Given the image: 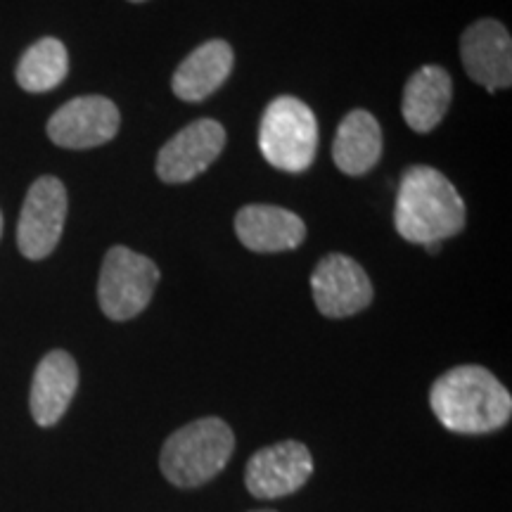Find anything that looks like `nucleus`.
Listing matches in <instances>:
<instances>
[{
    "label": "nucleus",
    "instance_id": "obj_1",
    "mask_svg": "<svg viewBox=\"0 0 512 512\" xmlns=\"http://www.w3.org/2000/svg\"><path fill=\"white\" fill-rule=\"evenodd\" d=\"M467 209L460 192L439 169L418 164L403 171L394 207L396 233L413 245H432L465 228Z\"/></svg>",
    "mask_w": 512,
    "mask_h": 512
},
{
    "label": "nucleus",
    "instance_id": "obj_2",
    "mask_svg": "<svg viewBox=\"0 0 512 512\" xmlns=\"http://www.w3.org/2000/svg\"><path fill=\"white\" fill-rule=\"evenodd\" d=\"M430 406L446 430L486 434L508 425L512 396L482 366H458L432 384Z\"/></svg>",
    "mask_w": 512,
    "mask_h": 512
},
{
    "label": "nucleus",
    "instance_id": "obj_3",
    "mask_svg": "<svg viewBox=\"0 0 512 512\" xmlns=\"http://www.w3.org/2000/svg\"><path fill=\"white\" fill-rule=\"evenodd\" d=\"M235 451V434L221 418H202L166 439L159 453L164 477L181 489H195L214 479Z\"/></svg>",
    "mask_w": 512,
    "mask_h": 512
},
{
    "label": "nucleus",
    "instance_id": "obj_4",
    "mask_svg": "<svg viewBox=\"0 0 512 512\" xmlns=\"http://www.w3.org/2000/svg\"><path fill=\"white\" fill-rule=\"evenodd\" d=\"M259 147L273 169L302 174L313 164L318 150L316 114L294 95H280L261 117Z\"/></svg>",
    "mask_w": 512,
    "mask_h": 512
},
{
    "label": "nucleus",
    "instance_id": "obj_5",
    "mask_svg": "<svg viewBox=\"0 0 512 512\" xmlns=\"http://www.w3.org/2000/svg\"><path fill=\"white\" fill-rule=\"evenodd\" d=\"M159 283L152 259L128 247H112L105 254L98 280L100 309L110 320H131L150 304Z\"/></svg>",
    "mask_w": 512,
    "mask_h": 512
},
{
    "label": "nucleus",
    "instance_id": "obj_6",
    "mask_svg": "<svg viewBox=\"0 0 512 512\" xmlns=\"http://www.w3.org/2000/svg\"><path fill=\"white\" fill-rule=\"evenodd\" d=\"M67 221V190L60 178L43 176L31 185L17 223V247L38 261L57 247Z\"/></svg>",
    "mask_w": 512,
    "mask_h": 512
},
{
    "label": "nucleus",
    "instance_id": "obj_7",
    "mask_svg": "<svg viewBox=\"0 0 512 512\" xmlns=\"http://www.w3.org/2000/svg\"><path fill=\"white\" fill-rule=\"evenodd\" d=\"M313 475V456L302 441H280L249 458L245 470L247 491L261 501L294 494Z\"/></svg>",
    "mask_w": 512,
    "mask_h": 512
},
{
    "label": "nucleus",
    "instance_id": "obj_8",
    "mask_svg": "<svg viewBox=\"0 0 512 512\" xmlns=\"http://www.w3.org/2000/svg\"><path fill=\"white\" fill-rule=\"evenodd\" d=\"M121 126L119 107L102 95L74 98L48 121V138L67 150H91L117 136Z\"/></svg>",
    "mask_w": 512,
    "mask_h": 512
},
{
    "label": "nucleus",
    "instance_id": "obj_9",
    "mask_svg": "<svg viewBox=\"0 0 512 512\" xmlns=\"http://www.w3.org/2000/svg\"><path fill=\"white\" fill-rule=\"evenodd\" d=\"M313 302L328 318H349L373 302V283L351 256L328 254L311 275Z\"/></svg>",
    "mask_w": 512,
    "mask_h": 512
},
{
    "label": "nucleus",
    "instance_id": "obj_10",
    "mask_svg": "<svg viewBox=\"0 0 512 512\" xmlns=\"http://www.w3.org/2000/svg\"><path fill=\"white\" fill-rule=\"evenodd\" d=\"M223 145H226V131L219 121H192L159 150L157 176L164 183H188L219 159Z\"/></svg>",
    "mask_w": 512,
    "mask_h": 512
},
{
    "label": "nucleus",
    "instance_id": "obj_11",
    "mask_svg": "<svg viewBox=\"0 0 512 512\" xmlns=\"http://www.w3.org/2000/svg\"><path fill=\"white\" fill-rule=\"evenodd\" d=\"M460 60L472 81L489 93L510 88L512 41L508 29L496 19H479L460 36Z\"/></svg>",
    "mask_w": 512,
    "mask_h": 512
},
{
    "label": "nucleus",
    "instance_id": "obj_12",
    "mask_svg": "<svg viewBox=\"0 0 512 512\" xmlns=\"http://www.w3.org/2000/svg\"><path fill=\"white\" fill-rule=\"evenodd\" d=\"M235 233L252 252L275 254L302 245L306 226L290 209L275 204H247L235 216Z\"/></svg>",
    "mask_w": 512,
    "mask_h": 512
},
{
    "label": "nucleus",
    "instance_id": "obj_13",
    "mask_svg": "<svg viewBox=\"0 0 512 512\" xmlns=\"http://www.w3.org/2000/svg\"><path fill=\"white\" fill-rule=\"evenodd\" d=\"M76 387H79V366L67 351H50L38 363L31 382V415L36 425L53 427L67 413Z\"/></svg>",
    "mask_w": 512,
    "mask_h": 512
},
{
    "label": "nucleus",
    "instance_id": "obj_14",
    "mask_svg": "<svg viewBox=\"0 0 512 512\" xmlns=\"http://www.w3.org/2000/svg\"><path fill=\"white\" fill-rule=\"evenodd\" d=\"M233 62V48L226 41L214 38V41L202 43L178 64L174 81H171L176 98L183 102L207 100L211 93H216L226 83L230 72H233Z\"/></svg>",
    "mask_w": 512,
    "mask_h": 512
},
{
    "label": "nucleus",
    "instance_id": "obj_15",
    "mask_svg": "<svg viewBox=\"0 0 512 512\" xmlns=\"http://www.w3.org/2000/svg\"><path fill=\"white\" fill-rule=\"evenodd\" d=\"M453 83L446 69L437 64L420 67L403 88L401 114L415 133H430L446 117Z\"/></svg>",
    "mask_w": 512,
    "mask_h": 512
},
{
    "label": "nucleus",
    "instance_id": "obj_16",
    "mask_svg": "<svg viewBox=\"0 0 512 512\" xmlns=\"http://www.w3.org/2000/svg\"><path fill=\"white\" fill-rule=\"evenodd\" d=\"M382 157V128L366 110H354L342 119L332 143V159L347 176L368 174Z\"/></svg>",
    "mask_w": 512,
    "mask_h": 512
},
{
    "label": "nucleus",
    "instance_id": "obj_17",
    "mask_svg": "<svg viewBox=\"0 0 512 512\" xmlns=\"http://www.w3.org/2000/svg\"><path fill=\"white\" fill-rule=\"evenodd\" d=\"M69 55L62 41L41 38L27 48L17 64V83L27 93H48L67 79Z\"/></svg>",
    "mask_w": 512,
    "mask_h": 512
},
{
    "label": "nucleus",
    "instance_id": "obj_18",
    "mask_svg": "<svg viewBox=\"0 0 512 512\" xmlns=\"http://www.w3.org/2000/svg\"><path fill=\"white\" fill-rule=\"evenodd\" d=\"M441 245H444V242H432V245H425V249H427V252H430V254H437L439 249H441Z\"/></svg>",
    "mask_w": 512,
    "mask_h": 512
},
{
    "label": "nucleus",
    "instance_id": "obj_19",
    "mask_svg": "<svg viewBox=\"0 0 512 512\" xmlns=\"http://www.w3.org/2000/svg\"><path fill=\"white\" fill-rule=\"evenodd\" d=\"M0 233H3V214H0Z\"/></svg>",
    "mask_w": 512,
    "mask_h": 512
},
{
    "label": "nucleus",
    "instance_id": "obj_20",
    "mask_svg": "<svg viewBox=\"0 0 512 512\" xmlns=\"http://www.w3.org/2000/svg\"><path fill=\"white\" fill-rule=\"evenodd\" d=\"M131 3H145V0H131Z\"/></svg>",
    "mask_w": 512,
    "mask_h": 512
},
{
    "label": "nucleus",
    "instance_id": "obj_21",
    "mask_svg": "<svg viewBox=\"0 0 512 512\" xmlns=\"http://www.w3.org/2000/svg\"><path fill=\"white\" fill-rule=\"evenodd\" d=\"M256 512H273V510H256Z\"/></svg>",
    "mask_w": 512,
    "mask_h": 512
}]
</instances>
